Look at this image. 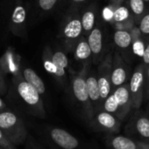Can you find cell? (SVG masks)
<instances>
[{"instance_id": "6da1fadb", "label": "cell", "mask_w": 149, "mask_h": 149, "mask_svg": "<svg viewBox=\"0 0 149 149\" xmlns=\"http://www.w3.org/2000/svg\"><path fill=\"white\" fill-rule=\"evenodd\" d=\"M12 84L17 100L25 113L39 119H45L47 114L39 92L23 78L21 73L13 76Z\"/></svg>"}, {"instance_id": "7a4b0ae2", "label": "cell", "mask_w": 149, "mask_h": 149, "mask_svg": "<svg viewBox=\"0 0 149 149\" xmlns=\"http://www.w3.org/2000/svg\"><path fill=\"white\" fill-rule=\"evenodd\" d=\"M0 129L16 147L25 144L29 135L21 116L9 108L0 112Z\"/></svg>"}, {"instance_id": "3957f363", "label": "cell", "mask_w": 149, "mask_h": 149, "mask_svg": "<svg viewBox=\"0 0 149 149\" xmlns=\"http://www.w3.org/2000/svg\"><path fill=\"white\" fill-rule=\"evenodd\" d=\"M72 91L74 97L83 107L85 119L90 122L94 118V112L90 101L86 79H84L83 77L76 78L72 83Z\"/></svg>"}, {"instance_id": "277c9868", "label": "cell", "mask_w": 149, "mask_h": 149, "mask_svg": "<svg viewBox=\"0 0 149 149\" xmlns=\"http://www.w3.org/2000/svg\"><path fill=\"white\" fill-rule=\"evenodd\" d=\"M47 137L54 147L60 149H77L80 147L79 141L74 135L60 127H49Z\"/></svg>"}, {"instance_id": "5b68a950", "label": "cell", "mask_w": 149, "mask_h": 149, "mask_svg": "<svg viewBox=\"0 0 149 149\" xmlns=\"http://www.w3.org/2000/svg\"><path fill=\"white\" fill-rule=\"evenodd\" d=\"M90 122L95 129L110 133L118 132L120 126V120L114 114L105 111H101L97 113Z\"/></svg>"}, {"instance_id": "8992f818", "label": "cell", "mask_w": 149, "mask_h": 149, "mask_svg": "<svg viewBox=\"0 0 149 149\" xmlns=\"http://www.w3.org/2000/svg\"><path fill=\"white\" fill-rule=\"evenodd\" d=\"M143 84H144L143 72L136 71L132 76L130 81V86H129L133 108H139L142 103Z\"/></svg>"}, {"instance_id": "52a82bcc", "label": "cell", "mask_w": 149, "mask_h": 149, "mask_svg": "<svg viewBox=\"0 0 149 149\" xmlns=\"http://www.w3.org/2000/svg\"><path fill=\"white\" fill-rule=\"evenodd\" d=\"M25 20H26V10L25 7L20 3L16 4V6L12 10L11 21H10L11 31L16 36H23L25 34Z\"/></svg>"}, {"instance_id": "ba28073f", "label": "cell", "mask_w": 149, "mask_h": 149, "mask_svg": "<svg viewBox=\"0 0 149 149\" xmlns=\"http://www.w3.org/2000/svg\"><path fill=\"white\" fill-rule=\"evenodd\" d=\"M113 95L115 96V98L119 103V112H118L116 117L121 120L129 113L130 109L133 108L129 87H127L126 86H119L113 93Z\"/></svg>"}, {"instance_id": "9c48e42d", "label": "cell", "mask_w": 149, "mask_h": 149, "mask_svg": "<svg viewBox=\"0 0 149 149\" xmlns=\"http://www.w3.org/2000/svg\"><path fill=\"white\" fill-rule=\"evenodd\" d=\"M86 84H87L90 101V104L94 112V116H95L97 113L103 111V103H102V100L100 96L98 81L95 77L90 76L86 79Z\"/></svg>"}, {"instance_id": "30bf717a", "label": "cell", "mask_w": 149, "mask_h": 149, "mask_svg": "<svg viewBox=\"0 0 149 149\" xmlns=\"http://www.w3.org/2000/svg\"><path fill=\"white\" fill-rule=\"evenodd\" d=\"M22 76L23 78L31 85L32 86L40 95H43L46 92V86L43 80L40 78V76L31 68H24L22 70Z\"/></svg>"}, {"instance_id": "8fae6325", "label": "cell", "mask_w": 149, "mask_h": 149, "mask_svg": "<svg viewBox=\"0 0 149 149\" xmlns=\"http://www.w3.org/2000/svg\"><path fill=\"white\" fill-rule=\"evenodd\" d=\"M0 70L3 74L12 73L13 76H15L19 73L18 62L14 59V55L12 52H8L0 59Z\"/></svg>"}, {"instance_id": "7c38bea8", "label": "cell", "mask_w": 149, "mask_h": 149, "mask_svg": "<svg viewBox=\"0 0 149 149\" xmlns=\"http://www.w3.org/2000/svg\"><path fill=\"white\" fill-rule=\"evenodd\" d=\"M110 146L112 149H141L139 143L122 135L113 137L110 141Z\"/></svg>"}, {"instance_id": "4fadbf2b", "label": "cell", "mask_w": 149, "mask_h": 149, "mask_svg": "<svg viewBox=\"0 0 149 149\" xmlns=\"http://www.w3.org/2000/svg\"><path fill=\"white\" fill-rule=\"evenodd\" d=\"M51 61L57 67V72L55 76L57 78H62L63 76H65V68L68 66V64L67 56L61 52H57L52 56Z\"/></svg>"}, {"instance_id": "5bb4252c", "label": "cell", "mask_w": 149, "mask_h": 149, "mask_svg": "<svg viewBox=\"0 0 149 149\" xmlns=\"http://www.w3.org/2000/svg\"><path fill=\"white\" fill-rule=\"evenodd\" d=\"M89 45L94 54H98L102 49V33L99 29L92 30L88 39Z\"/></svg>"}, {"instance_id": "9a60e30c", "label": "cell", "mask_w": 149, "mask_h": 149, "mask_svg": "<svg viewBox=\"0 0 149 149\" xmlns=\"http://www.w3.org/2000/svg\"><path fill=\"white\" fill-rule=\"evenodd\" d=\"M83 25L82 22L78 19H73L64 28V35L69 38H77L82 32Z\"/></svg>"}, {"instance_id": "2e32d148", "label": "cell", "mask_w": 149, "mask_h": 149, "mask_svg": "<svg viewBox=\"0 0 149 149\" xmlns=\"http://www.w3.org/2000/svg\"><path fill=\"white\" fill-rule=\"evenodd\" d=\"M135 130L138 134L145 139H149V119L147 117H139L135 121Z\"/></svg>"}, {"instance_id": "e0dca14e", "label": "cell", "mask_w": 149, "mask_h": 149, "mask_svg": "<svg viewBox=\"0 0 149 149\" xmlns=\"http://www.w3.org/2000/svg\"><path fill=\"white\" fill-rule=\"evenodd\" d=\"M114 41L119 47L127 48L132 42V37L127 31H117L114 34Z\"/></svg>"}, {"instance_id": "ac0fdd59", "label": "cell", "mask_w": 149, "mask_h": 149, "mask_svg": "<svg viewBox=\"0 0 149 149\" xmlns=\"http://www.w3.org/2000/svg\"><path fill=\"white\" fill-rule=\"evenodd\" d=\"M98 86H99V92L102 100V103L104 104L105 100L111 95V83L107 77L101 76L98 79Z\"/></svg>"}, {"instance_id": "d6986e66", "label": "cell", "mask_w": 149, "mask_h": 149, "mask_svg": "<svg viewBox=\"0 0 149 149\" xmlns=\"http://www.w3.org/2000/svg\"><path fill=\"white\" fill-rule=\"evenodd\" d=\"M126 79V72L122 67L113 70L111 74V82L114 86H121Z\"/></svg>"}, {"instance_id": "ffe728a7", "label": "cell", "mask_w": 149, "mask_h": 149, "mask_svg": "<svg viewBox=\"0 0 149 149\" xmlns=\"http://www.w3.org/2000/svg\"><path fill=\"white\" fill-rule=\"evenodd\" d=\"M103 111H105L117 116V113L119 112V103L113 94H111L105 100L103 104Z\"/></svg>"}, {"instance_id": "44dd1931", "label": "cell", "mask_w": 149, "mask_h": 149, "mask_svg": "<svg viewBox=\"0 0 149 149\" xmlns=\"http://www.w3.org/2000/svg\"><path fill=\"white\" fill-rule=\"evenodd\" d=\"M91 49L89 45L88 42L83 41L80 44H78V45L76 46V55L78 58L80 59H85L88 58L90 54H91Z\"/></svg>"}, {"instance_id": "7402d4cb", "label": "cell", "mask_w": 149, "mask_h": 149, "mask_svg": "<svg viewBox=\"0 0 149 149\" xmlns=\"http://www.w3.org/2000/svg\"><path fill=\"white\" fill-rule=\"evenodd\" d=\"M82 22V25H83V29H84L85 31H90L92 30V28L94 27V24H95V15L93 12L91 11H87L83 14V18L81 20Z\"/></svg>"}, {"instance_id": "603a6c76", "label": "cell", "mask_w": 149, "mask_h": 149, "mask_svg": "<svg viewBox=\"0 0 149 149\" xmlns=\"http://www.w3.org/2000/svg\"><path fill=\"white\" fill-rule=\"evenodd\" d=\"M25 144V149H50L47 145L46 146L45 144L39 142L30 134L28 135V138Z\"/></svg>"}, {"instance_id": "cb8c5ba5", "label": "cell", "mask_w": 149, "mask_h": 149, "mask_svg": "<svg viewBox=\"0 0 149 149\" xmlns=\"http://www.w3.org/2000/svg\"><path fill=\"white\" fill-rule=\"evenodd\" d=\"M128 16H129L128 10L126 7H119L114 11L112 17L117 22H122V21L126 20L128 17Z\"/></svg>"}, {"instance_id": "d4e9b609", "label": "cell", "mask_w": 149, "mask_h": 149, "mask_svg": "<svg viewBox=\"0 0 149 149\" xmlns=\"http://www.w3.org/2000/svg\"><path fill=\"white\" fill-rule=\"evenodd\" d=\"M130 6L135 14H141L144 10L143 0H130Z\"/></svg>"}, {"instance_id": "484cf974", "label": "cell", "mask_w": 149, "mask_h": 149, "mask_svg": "<svg viewBox=\"0 0 149 149\" xmlns=\"http://www.w3.org/2000/svg\"><path fill=\"white\" fill-rule=\"evenodd\" d=\"M0 146L4 149H17V147L13 145L8 138L4 135V134L0 129Z\"/></svg>"}, {"instance_id": "4316f807", "label": "cell", "mask_w": 149, "mask_h": 149, "mask_svg": "<svg viewBox=\"0 0 149 149\" xmlns=\"http://www.w3.org/2000/svg\"><path fill=\"white\" fill-rule=\"evenodd\" d=\"M57 0H39V5L43 10H49L54 6Z\"/></svg>"}, {"instance_id": "83f0119b", "label": "cell", "mask_w": 149, "mask_h": 149, "mask_svg": "<svg viewBox=\"0 0 149 149\" xmlns=\"http://www.w3.org/2000/svg\"><path fill=\"white\" fill-rule=\"evenodd\" d=\"M133 52H134L135 54L143 57V54H144V52H145V49H146V48L144 47L143 43H141V41H136V42L133 44Z\"/></svg>"}, {"instance_id": "f1b7e54d", "label": "cell", "mask_w": 149, "mask_h": 149, "mask_svg": "<svg viewBox=\"0 0 149 149\" xmlns=\"http://www.w3.org/2000/svg\"><path fill=\"white\" fill-rule=\"evenodd\" d=\"M140 29L143 33L149 34V14L142 18L141 23L140 24Z\"/></svg>"}, {"instance_id": "f546056e", "label": "cell", "mask_w": 149, "mask_h": 149, "mask_svg": "<svg viewBox=\"0 0 149 149\" xmlns=\"http://www.w3.org/2000/svg\"><path fill=\"white\" fill-rule=\"evenodd\" d=\"M6 92H7V88H6L4 74L2 73V72L0 70V96L4 95L6 93Z\"/></svg>"}, {"instance_id": "4dcf8cb0", "label": "cell", "mask_w": 149, "mask_h": 149, "mask_svg": "<svg viewBox=\"0 0 149 149\" xmlns=\"http://www.w3.org/2000/svg\"><path fill=\"white\" fill-rule=\"evenodd\" d=\"M143 59L146 64H149V45L148 47L145 49L144 54H143Z\"/></svg>"}, {"instance_id": "1f68e13d", "label": "cell", "mask_w": 149, "mask_h": 149, "mask_svg": "<svg viewBox=\"0 0 149 149\" xmlns=\"http://www.w3.org/2000/svg\"><path fill=\"white\" fill-rule=\"evenodd\" d=\"M6 109H8L6 103L4 102V100L3 99L0 97V112L4 111V110H6Z\"/></svg>"}, {"instance_id": "d6a6232c", "label": "cell", "mask_w": 149, "mask_h": 149, "mask_svg": "<svg viewBox=\"0 0 149 149\" xmlns=\"http://www.w3.org/2000/svg\"><path fill=\"white\" fill-rule=\"evenodd\" d=\"M140 147L141 149H149V143H144V142H141L139 143Z\"/></svg>"}, {"instance_id": "836d02e7", "label": "cell", "mask_w": 149, "mask_h": 149, "mask_svg": "<svg viewBox=\"0 0 149 149\" xmlns=\"http://www.w3.org/2000/svg\"><path fill=\"white\" fill-rule=\"evenodd\" d=\"M48 147H49V148L50 149H57L56 148H54V147H53V146H49V145H47Z\"/></svg>"}, {"instance_id": "e575fe53", "label": "cell", "mask_w": 149, "mask_h": 149, "mask_svg": "<svg viewBox=\"0 0 149 149\" xmlns=\"http://www.w3.org/2000/svg\"><path fill=\"white\" fill-rule=\"evenodd\" d=\"M74 2H83V1H85V0H73Z\"/></svg>"}, {"instance_id": "d590c367", "label": "cell", "mask_w": 149, "mask_h": 149, "mask_svg": "<svg viewBox=\"0 0 149 149\" xmlns=\"http://www.w3.org/2000/svg\"><path fill=\"white\" fill-rule=\"evenodd\" d=\"M0 149H4V148L3 147H1V146H0Z\"/></svg>"}, {"instance_id": "8d00e7d4", "label": "cell", "mask_w": 149, "mask_h": 149, "mask_svg": "<svg viewBox=\"0 0 149 149\" xmlns=\"http://www.w3.org/2000/svg\"><path fill=\"white\" fill-rule=\"evenodd\" d=\"M143 1H148V2L149 0H143Z\"/></svg>"}]
</instances>
